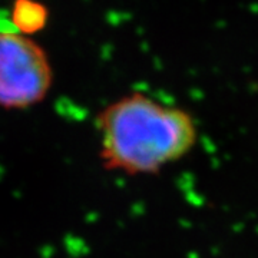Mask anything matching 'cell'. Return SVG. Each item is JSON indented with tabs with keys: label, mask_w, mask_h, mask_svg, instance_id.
I'll list each match as a JSON object with an SVG mask.
<instances>
[{
	"label": "cell",
	"mask_w": 258,
	"mask_h": 258,
	"mask_svg": "<svg viewBox=\"0 0 258 258\" xmlns=\"http://www.w3.org/2000/svg\"><path fill=\"white\" fill-rule=\"evenodd\" d=\"M99 158L106 171L157 175L198 142L194 116L144 92H131L102 108L95 118Z\"/></svg>",
	"instance_id": "1"
},
{
	"label": "cell",
	"mask_w": 258,
	"mask_h": 258,
	"mask_svg": "<svg viewBox=\"0 0 258 258\" xmlns=\"http://www.w3.org/2000/svg\"><path fill=\"white\" fill-rule=\"evenodd\" d=\"M47 52L13 29H0V108L22 111L46 99L53 86Z\"/></svg>",
	"instance_id": "2"
},
{
	"label": "cell",
	"mask_w": 258,
	"mask_h": 258,
	"mask_svg": "<svg viewBox=\"0 0 258 258\" xmlns=\"http://www.w3.org/2000/svg\"><path fill=\"white\" fill-rule=\"evenodd\" d=\"M49 16L47 6L40 0H13L10 28L20 35L33 37L46 29Z\"/></svg>",
	"instance_id": "3"
}]
</instances>
